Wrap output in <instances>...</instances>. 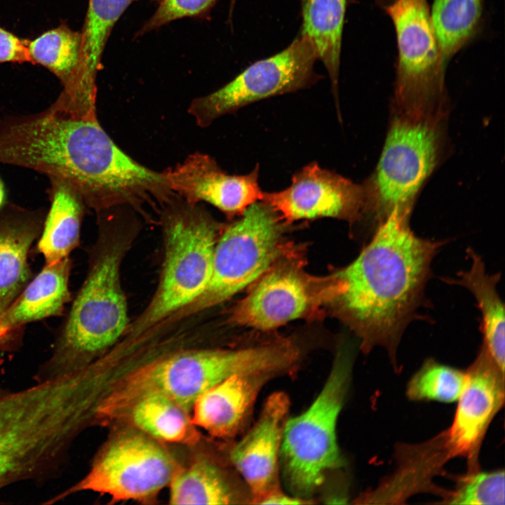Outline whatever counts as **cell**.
I'll return each instance as SVG.
<instances>
[{
    "instance_id": "f1b7e54d",
    "label": "cell",
    "mask_w": 505,
    "mask_h": 505,
    "mask_svg": "<svg viewBox=\"0 0 505 505\" xmlns=\"http://www.w3.org/2000/svg\"><path fill=\"white\" fill-rule=\"evenodd\" d=\"M466 377V371L428 359L410 379L406 394L414 401L452 403L459 397Z\"/></svg>"
},
{
    "instance_id": "6da1fadb",
    "label": "cell",
    "mask_w": 505,
    "mask_h": 505,
    "mask_svg": "<svg viewBox=\"0 0 505 505\" xmlns=\"http://www.w3.org/2000/svg\"><path fill=\"white\" fill-rule=\"evenodd\" d=\"M11 155L17 166L67 182L97 214L130 206L147 216L144 206L159 209L174 196L163 173L126 154L97 118L58 101L22 121Z\"/></svg>"
},
{
    "instance_id": "4fadbf2b",
    "label": "cell",
    "mask_w": 505,
    "mask_h": 505,
    "mask_svg": "<svg viewBox=\"0 0 505 505\" xmlns=\"http://www.w3.org/2000/svg\"><path fill=\"white\" fill-rule=\"evenodd\" d=\"M335 283L305 274L297 264H274L232 310L230 323L271 330L302 318L332 299Z\"/></svg>"
},
{
    "instance_id": "2e32d148",
    "label": "cell",
    "mask_w": 505,
    "mask_h": 505,
    "mask_svg": "<svg viewBox=\"0 0 505 505\" xmlns=\"http://www.w3.org/2000/svg\"><path fill=\"white\" fill-rule=\"evenodd\" d=\"M290 405L284 392L271 394L258 420L229 450V461L250 490L252 504L281 489V447Z\"/></svg>"
},
{
    "instance_id": "277c9868",
    "label": "cell",
    "mask_w": 505,
    "mask_h": 505,
    "mask_svg": "<svg viewBox=\"0 0 505 505\" xmlns=\"http://www.w3.org/2000/svg\"><path fill=\"white\" fill-rule=\"evenodd\" d=\"M98 215V234L89 252L86 276L58 331L52 355L39 372V381L80 370L119 342L129 324L121 267L136 229L118 215Z\"/></svg>"
},
{
    "instance_id": "3957f363",
    "label": "cell",
    "mask_w": 505,
    "mask_h": 505,
    "mask_svg": "<svg viewBox=\"0 0 505 505\" xmlns=\"http://www.w3.org/2000/svg\"><path fill=\"white\" fill-rule=\"evenodd\" d=\"M88 376L80 370L0 396V490L62 463L81 424L96 417Z\"/></svg>"
},
{
    "instance_id": "52a82bcc",
    "label": "cell",
    "mask_w": 505,
    "mask_h": 505,
    "mask_svg": "<svg viewBox=\"0 0 505 505\" xmlns=\"http://www.w3.org/2000/svg\"><path fill=\"white\" fill-rule=\"evenodd\" d=\"M447 117L391 112L377 166L363 183V217L372 221L374 231L394 210L412 213L422 187L445 156Z\"/></svg>"
},
{
    "instance_id": "ffe728a7",
    "label": "cell",
    "mask_w": 505,
    "mask_h": 505,
    "mask_svg": "<svg viewBox=\"0 0 505 505\" xmlns=\"http://www.w3.org/2000/svg\"><path fill=\"white\" fill-rule=\"evenodd\" d=\"M45 216L40 210L11 204L0 210V314L34 276L29 254Z\"/></svg>"
},
{
    "instance_id": "1f68e13d",
    "label": "cell",
    "mask_w": 505,
    "mask_h": 505,
    "mask_svg": "<svg viewBox=\"0 0 505 505\" xmlns=\"http://www.w3.org/2000/svg\"><path fill=\"white\" fill-rule=\"evenodd\" d=\"M27 44V40L19 38L0 26V63L31 62Z\"/></svg>"
},
{
    "instance_id": "e0dca14e",
    "label": "cell",
    "mask_w": 505,
    "mask_h": 505,
    "mask_svg": "<svg viewBox=\"0 0 505 505\" xmlns=\"http://www.w3.org/2000/svg\"><path fill=\"white\" fill-rule=\"evenodd\" d=\"M259 165L242 175L224 172L210 156L196 152L163 172L170 189L186 201L207 202L229 217L242 215L252 203L262 200L258 182Z\"/></svg>"
},
{
    "instance_id": "44dd1931",
    "label": "cell",
    "mask_w": 505,
    "mask_h": 505,
    "mask_svg": "<svg viewBox=\"0 0 505 505\" xmlns=\"http://www.w3.org/2000/svg\"><path fill=\"white\" fill-rule=\"evenodd\" d=\"M27 47L30 62L44 67L60 81L63 89L58 97L82 114L96 115V106L87 101L82 88L81 32L62 22L28 41Z\"/></svg>"
},
{
    "instance_id": "8992f818",
    "label": "cell",
    "mask_w": 505,
    "mask_h": 505,
    "mask_svg": "<svg viewBox=\"0 0 505 505\" xmlns=\"http://www.w3.org/2000/svg\"><path fill=\"white\" fill-rule=\"evenodd\" d=\"M175 196L161 209L163 259L156 289L122 338L155 331L194 302L210 279L221 225L207 210Z\"/></svg>"
},
{
    "instance_id": "7402d4cb",
    "label": "cell",
    "mask_w": 505,
    "mask_h": 505,
    "mask_svg": "<svg viewBox=\"0 0 505 505\" xmlns=\"http://www.w3.org/2000/svg\"><path fill=\"white\" fill-rule=\"evenodd\" d=\"M168 486L173 504H252L251 492L242 478L229 476L209 459L177 469Z\"/></svg>"
},
{
    "instance_id": "484cf974",
    "label": "cell",
    "mask_w": 505,
    "mask_h": 505,
    "mask_svg": "<svg viewBox=\"0 0 505 505\" xmlns=\"http://www.w3.org/2000/svg\"><path fill=\"white\" fill-rule=\"evenodd\" d=\"M123 410H127L135 427L153 439L175 443H187L197 439L189 411L163 395L140 396Z\"/></svg>"
},
{
    "instance_id": "30bf717a",
    "label": "cell",
    "mask_w": 505,
    "mask_h": 505,
    "mask_svg": "<svg viewBox=\"0 0 505 505\" xmlns=\"http://www.w3.org/2000/svg\"><path fill=\"white\" fill-rule=\"evenodd\" d=\"M385 11L398 47L392 112L415 117L448 116L446 65L428 0H396Z\"/></svg>"
},
{
    "instance_id": "5bb4252c",
    "label": "cell",
    "mask_w": 505,
    "mask_h": 505,
    "mask_svg": "<svg viewBox=\"0 0 505 505\" xmlns=\"http://www.w3.org/2000/svg\"><path fill=\"white\" fill-rule=\"evenodd\" d=\"M466 375L453 421L438 436L448 458H466L471 471L478 469L477 457L483 440L504 405V372L482 345Z\"/></svg>"
},
{
    "instance_id": "5b68a950",
    "label": "cell",
    "mask_w": 505,
    "mask_h": 505,
    "mask_svg": "<svg viewBox=\"0 0 505 505\" xmlns=\"http://www.w3.org/2000/svg\"><path fill=\"white\" fill-rule=\"evenodd\" d=\"M292 358L291 349L282 339L236 349L179 351L130 372L107 399L100 402V412H121L135 399L149 393L166 396L189 411L196 399L215 384L239 374L281 375Z\"/></svg>"
},
{
    "instance_id": "9c48e42d",
    "label": "cell",
    "mask_w": 505,
    "mask_h": 505,
    "mask_svg": "<svg viewBox=\"0 0 505 505\" xmlns=\"http://www.w3.org/2000/svg\"><path fill=\"white\" fill-rule=\"evenodd\" d=\"M285 224L266 201L249 206L218 237L211 275L204 290L162 327L219 305L259 279L281 257Z\"/></svg>"
},
{
    "instance_id": "d590c367",
    "label": "cell",
    "mask_w": 505,
    "mask_h": 505,
    "mask_svg": "<svg viewBox=\"0 0 505 505\" xmlns=\"http://www.w3.org/2000/svg\"><path fill=\"white\" fill-rule=\"evenodd\" d=\"M5 393H5L4 391H3L2 389H0V396L4 395Z\"/></svg>"
},
{
    "instance_id": "9a60e30c",
    "label": "cell",
    "mask_w": 505,
    "mask_h": 505,
    "mask_svg": "<svg viewBox=\"0 0 505 505\" xmlns=\"http://www.w3.org/2000/svg\"><path fill=\"white\" fill-rule=\"evenodd\" d=\"M268 203L286 222L319 217L356 222L363 218L365 193L362 184L312 162L295 173L283 190L264 192Z\"/></svg>"
},
{
    "instance_id": "d6a6232c",
    "label": "cell",
    "mask_w": 505,
    "mask_h": 505,
    "mask_svg": "<svg viewBox=\"0 0 505 505\" xmlns=\"http://www.w3.org/2000/svg\"><path fill=\"white\" fill-rule=\"evenodd\" d=\"M311 503L312 502L298 497L288 495L283 492L281 489L269 494L258 502L260 504H304Z\"/></svg>"
},
{
    "instance_id": "d6986e66",
    "label": "cell",
    "mask_w": 505,
    "mask_h": 505,
    "mask_svg": "<svg viewBox=\"0 0 505 505\" xmlns=\"http://www.w3.org/2000/svg\"><path fill=\"white\" fill-rule=\"evenodd\" d=\"M271 373L232 375L209 388L194 401L192 423L218 438H233L249 424L259 393L276 377Z\"/></svg>"
},
{
    "instance_id": "83f0119b",
    "label": "cell",
    "mask_w": 505,
    "mask_h": 505,
    "mask_svg": "<svg viewBox=\"0 0 505 505\" xmlns=\"http://www.w3.org/2000/svg\"><path fill=\"white\" fill-rule=\"evenodd\" d=\"M484 0H433L431 19L445 65L480 29Z\"/></svg>"
},
{
    "instance_id": "7a4b0ae2",
    "label": "cell",
    "mask_w": 505,
    "mask_h": 505,
    "mask_svg": "<svg viewBox=\"0 0 505 505\" xmlns=\"http://www.w3.org/2000/svg\"><path fill=\"white\" fill-rule=\"evenodd\" d=\"M410 213L394 210L349 265L332 275V302L368 353L385 348L393 365L403 333L421 306L433 257L444 241L416 236Z\"/></svg>"
},
{
    "instance_id": "836d02e7",
    "label": "cell",
    "mask_w": 505,
    "mask_h": 505,
    "mask_svg": "<svg viewBox=\"0 0 505 505\" xmlns=\"http://www.w3.org/2000/svg\"><path fill=\"white\" fill-rule=\"evenodd\" d=\"M6 194L4 184L0 177V210L6 205Z\"/></svg>"
},
{
    "instance_id": "d4e9b609",
    "label": "cell",
    "mask_w": 505,
    "mask_h": 505,
    "mask_svg": "<svg viewBox=\"0 0 505 505\" xmlns=\"http://www.w3.org/2000/svg\"><path fill=\"white\" fill-rule=\"evenodd\" d=\"M300 33L311 43L324 65L335 100L338 102V80L346 0H300Z\"/></svg>"
},
{
    "instance_id": "8fae6325",
    "label": "cell",
    "mask_w": 505,
    "mask_h": 505,
    "mask_svg": "<svg viewBox=\"0 0 505 505\" xmlns=\"http://www.w3.org/2000/svg\"><path fill=\"white\" fill-rule=\"evenodd\" d=\"M317 60L311 43L299 33L282 51L254 62L222 88L195 99L189 112L198 126L206 127L255 102L308 88L319 79L314 71Z\"/></svg>"
},
{
    "instance_id": "7c38bea8",
    "label": "cell",
    "mask_w": 505,
    "mask_h": 505,
    "mask_svg": "<svg viewBox=\"0 0 505 505\" xmlns=\"http://www.w3.org/2000/svg\"><path fill=\"white\" fill-rule=\"evenodd\" d=\"M177 469L154 439L143 433L123 435L102 452L80 481L46 504L81 491L105 494L116 501L146 500L168 486Z\"/></svg>"
},
{
    "instance_id": "e575fe53",
    "label": "cell",
    "mask_w": 505,
    "mask_h": 505,
    "mask_svg": "<svg viewBox=\"0 0 505 505\" xmlns=\"http://www.w3.org/2000/svg\"><path fill=\"white\" fill-rule=\"evenodd\" d=\"M395 1L396 0H375V3L380 8L385 9Z\"/></svg>"
},
{
    "instance_id": "4dcf8cb0",
    "label": "cell",
    "mask_w": 505,
    "mask_h": 505,
    "mask_svg": "<svg viewBox=\"0 0 505 505\" xmlns=\"http://www.w3.org/2000/svg\"><path fill=\"white\" fill-rule=\"evenodd\" d=\"M217 0H161L159 6L142 28V32L159 27L171 21L199 15Z\"/></svg>"
},
{
    "instance_id": "cb8c5ba5",
    "label": "cell",
    "mask_w": 505,
    "mask_h": 505,
    "mask_svg": "<svg viewBox=\"0 0 505 505\" xmlns=\"http://www.w3.org/2000/svg\"><path fill=\"white\" fill-rule=\"evenodd\" d=\"M468 254L471 260L470 269L459 272L457 279L444 281L465 287L474 296L482 316V345L504 372V311L496 286L500 274H488L482 258L472 249Z\"/></svg>"
},
{
    "instance_id": "603a6c76",
    "label": "cell",
    "mask_w": 505,
    "mask_h": 505,
    "mask_svg": "<svg viewBox=\"0 0 505 505\" xmlns=\"http://www.w3.org/2000/svg\"><path fill=\"white\" fill-rule=\"evenodd\" d=\"M49 180L50 206L35 245L45 263L68 257L78 247L85 207L79 194L67 182Z\"/></svg>"
},
{
    "instance_id": "4316f807",
    "label": "cell",
    "mask_w": 505,
    "mask_h": 505,
    "mask_svg": "<svg viewBox=\"0 0 505 505\" xmlns=\"http://www.w3.org/2000/svg\"><path fill=\"white\" fill-rule=\"evenodd\" d=\"M133 0H89L81 34L82 88L96 98V79L102 53L114 25Z\"/></svg>"
},
{
    "instance_id": "ac0fdd59",
    "label": "cell",
    "mask_w": 505,
    "mask_h": 505,
    "mask_svg": "<svg viewBox=\"0 0 505 505\" xmlns=\"http://www.w3.org/2000/svg\"><path fill=\"white\" fill-rule=\"evenodd\" d=\"M72 267L69 257L45 263L0 314V351L17 347L27 324L63 314L72 300L69 285Z\"/></svg>"
},
{
    "instance_id": "f546056e",
    "label": "cell",
    "mask_w": 505,
    "mask_h": 505,
    "mask_svg": "<svg viewBox=\"0 0 505 505\" xmlns=\"http://www.w3.org/2000/svg\"><path fill=\"white\" fill-rule=\"evenodd\" d=\"M505 476L503 469L469 471L459 478L456 488L444 501L450 504L504 505Z\"/></svg>"
},
{
    "instance_id": "ba28073f",
    "label": "cell",
    "mask_w": 505,
    "mask_h": 505,
    "mask_svg": "<svg viewBox=\"0 0 505 505\" xmlns=\"http://www.w3.org/2000/svg\"><path fill=\"white\" fill-rule=\"evenodd\" d=\"M352 362L351 349L342 347L311 405L286 422L280 469L292 495L310 501L326 474L344 465L337 443V424L349 387Z\"/></svg>"
}]
</instances>
